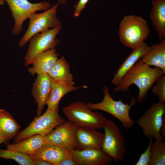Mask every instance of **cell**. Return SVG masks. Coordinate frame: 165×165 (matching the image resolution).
Masks as SVG:
<instances>
[{
	"label": "cell",
	"instance_id": "obj_1",
	"mask_svg": "<svg viewBox=\"0 0 165 165\" xmlns=\"http://www.w3.org/2000/svg\"><path fill=\"white\" fill-rule=\"evenodd\" d=\"M164 74L160 68H152L144 63L141 58L116 85L114 93L127 92L131 85L134 84L139 89L136 101L141 103L154 83Z\"/></svg>",
	"mask_w": 165,
	"mask_h": 165
},
{
	"label": "cell",
	"instance_id": "obj_2",
	"mask_svg": "<svg viewBox=\"0 0 165 165\" xmlns=\"http://www.w3.org/2000/svg\"><path fill=\"white\" fill-rule=\"evenodd\" d=\"M149 33L147 22L139 16H124L119 24L118 34L120 42L133 50L144 42Z\"/></svg>",
	"mask_w": 165,
	"mask_h": 165
},
{
	"label": "cell",
	"instance_id": "obj_3",
	"mask_svg": "<svg viewBox=\"0 0 165 165\" xmlns=\"http://www.w3.org/2000/svg\"><path fill=\"white\" fill-rule=\"evenodd\" d=\"M102 91L104 94L102 100L96 103H86L89 108L91 110L102 111L111 114L119 120L125 128L132 127L135 122L130 117V111L135 104L136 99L131 97L130 104L123 102L121 99L115 100L111 96L109 88L106 85L104 86Z\"/></svg>",
	"mask_w": 165,
	"mask_h": 165
},
{
	"label": "cell",
	"instance_id": "obj_4",
	"mask_svg": "<svg viewBox=\"0 0 165 165\" xmlns=\"http://www.w3.org/2000/svg\"><path fill=\"white\" fill-rule=\"evenodd\" d=\"M62 111L69 121L77 127L100 130L107 119L102 114L92 112L82 101L72 102Z\"/></svg>",
	"mask_w": 165,
	"mask_h": 165
},
{
	"label": "cell",
	"instance_id": "obj_5",
	"mask_svg": "<svg viewBox=\"0 0 165 165\" xmlns=\"http://www.w3.org/2000/svg\"><path fill=\"white\" fill-rule=\"evenodd\" d=\"M105 133L102 149L117 164L124 160L126 152L125 140L120 127L110 119H107L103 127Z\"/></svg>",
	"mask_w": 165,
	"mask_h": 165
},
{
	"label": "cell",
	"instance_id": "obj_6",
	"mask_svg": "<svg viewBox=\"0 0 165 165\" xmlns=\"http://www.w3.org/2000/svg\"><path fill=\"white\" fill-rule=\"evenodd\" d=\"M58 111L54 112L47 109L42 115L35 117L29 126L15 136L16 142L35 135L44 137L51 132L57 126L65 121L58 114Z\"/></svg>",
	"mask_w": 165,
	"mask_h": 165
},
{
	"label": "cell",
	"instance_id": "obj_7",
	"mask_svg": "<svg viewBox=\"0 0 165 165\" xmlns=\"http://www.w3.org/2000/svg\"><path fill=\"white\" fill-rule=\"evenodd\" d=\"M59 3L58 2L43 12L32 14L29 18L28 28L18 43L20 48L24 47L30 38L35 34L50 29L61 26L57 17L56 12Z\"/></svg>",
	"mask_w": 165,
	"mask_h": 165
},
{
	"label": "cell",
	"instance_id": "obj_8",
	"mask_svg": "<svg viewBox=\"0 0 165 165\" xmlns=\"http://www.w3.org/2000/svg\"><path fill=\"white\" fill-rule=\"evenodd\" d=\"M165 115V103L154 102L137 120L138 125L144 135L148 138L163 140L160 134L163 118Z\"/></svg>",
	"mask_w": 165,
	"mask_h": 165
},
{
	"label": "cell",
	"instance_id": "obj_9",
	"mask_svg": "<svg viewBox=\"0 0 165 165\" xmlns=\"http://www.w3.org/2000/svg\"><path fill=\"white\" fill-rule=\"evenodd\" d=\"M8 4L14 21L12 34L19 35L24 22L31 15L39 10L45 11L50 8V3L43 2L32 3L28 0H4Z\"/></svg>",
	"mask_w": 165,
	"mask_h": 165
},
{
	"label": "cell",
	"instance_id": "obj_10",
	"mask_svg": "<svg viewBox=\"0 0 165 165\" xmlns=\"http://www.w3.org/2000/svg\"><path fill=\"white\" fill-rule=\"evenodd\" d=\"M61 26L37 33L29 40V44L24 57L25 66L31 64L34 59L41 53L55 48L59 42L56 38L61 29Z\"/></svg>",
	"mask_w": 165,
	"mask_h": 165
},
{
	"label": "cell",
	"instance_id": "obj_11",
	"mask_svg": "<svg viewBox=\"0 0 165 165\" xmlns=\"http://www.w3.org/2000/svg\"><path fill=\"white\" fill-rule=\"evenodd\" d=\"M77 126L68 121L55 128L44 137L46 143L67 148L73 152L77 148Z\"/></svg>",
	"mask_w": 165,
	"mask_h": 165
},
{
	"label": "cell",
	"instance_id": "obj_12",
	"mask_svg": "<svg viewBox=\"0 0 165 165\" xmlns=\"http://www.w3.org/2000/svg\"><path fill=\"white\" fill-rule=\"evenodd\" d=\"M53 80L48 74L37 75L34 82L32 95L37 104V115L40 116L49 97Z\"/></svg>",
	"mask_w": 165,
	"mask_h": 165
},
{
	"label": "cell",
	"instance_id": "obj_13",
	"mask_svg": "<svg viewBox=\"0 0 165 165\" xmlns=\"http://www.w3.org/2000/svg\"><path fill=\"white\" fill-rule=\"evenodd\" d=\"M33 160L41 159L57 164L63 160L73 157L72 152L67 148L46 143L33 154L30 156Z\"/></svg>",
	"mask_w": 165,
	"mask_h": 165
},
{
	"label": "cell",
	"instance_id": "obj_14",
	"mask_svg": "<svg viewBox=\"0 0 165 165\" xmlns=\"http://www.w3.org/2000/svg\"><path fill=\"white\" fill-rule=\"evenodd\" d=\"M77 150L102 149L104 134L96 129L77 126Z\"/></svg>",
	"mask_w": 165,
	"mask_h": 165
},
{
	"label": "cell",
	"instance_id": "obj_15",
	"mask_svg": "<svg viewBox=\"0 0 165 165\" xmlns=\"http://www.w3.org/2000/svg\"><path fill=\"white\" fill-rule=\"evenodd\" d=\"M72 154L79 165H106L110 164L112 160L102 149H75Z\"/></svg>",
	"mask_w": 165,
	"mask_h": 165
},
{
	"label": "cell",
	"instance_id": "obj_16",
	"mask_svg": "<svg viewBox=\"0 0 165 165\" xmlns=\"http://www.w3.org/2000/svg\"><path fill=\"white\" fill-rule=\"evenodd\" d=\"M55 48L45 51L39 54L34 59L32 67L28 68V71L33 76L42 74H48L59 59V54Z\"/></svg>",
	"mask_w": 165,
	"mask_h": 165
},
{
	"label": "cell",
	"instance_id": "obj_17",
	"mask_svg": "<svg viewBox=\"0 0 165 165\" xmlns=\"http://www.w3.org/2000/svg\"><path fill=\"white\" fill-rule=\"evenodd\" d=\"M150 46L144 42L139 47L133 50L117 70L112 83L116 85H117L137 61L150 51Z\"/></svg>",
	"mask_w": 165,
	"mask_h": 165
},
{
	"label": "cell",
	"instance_id": "obj_18",
	"mask_svg": "<svg viewBox=\"0 0 165 165\" xmlns=\"http://www.w3.org/2000/svg\"><path fill=\"white\" fill-rule=\"evenodd\" d=\"M149 17L160 41L165 38V0H152Z\"/></svg>",
	"mask_w": 165,
	"mask_h": 165
},
{
	"label": "cell",
	"instance_id": "obj_19",
	"mask_svg": "<svg viewBox=\"0 0 165 165\" xmlns=\"http://www.w3.org/2000/svg\"><path fill=\"white\" fill-rule=\"evenodd\" d=\"M80 87L53 80L50 92L46 103L47 108L54 112L58 111L59 102L62 98L67 93Z\"/></svg>",
	"mask_w": 165,
	"mask_h": 165
},
{
	"label": "cell",
	"instance_id": "obj_20",
	"mask_svg": "<svg viewBox=\"0 0 165 165\" xmlns=\"http://www.w3.org/2000/svg\"><path fill=\"white\" fill-rule=\"evenodd\" d=\"M46 144L44 137L37 134L16 142L7 144V149L23 153L30 156Z\"/></svg>",
	"mask_w": 165,
	"mask_h": 165
},
{
	"label": "cell",
	"instance_id": "obj_21",
	"mask_svg": "<svg viewBox=\"0 0 165 165\" xmlns=\"http://www.w3.org/2000/svg\"><path fill=\"white\" fill-rule=\"evenodd\" d=\"M151 49L141 58L147 65L154 66L160 68L165 74V40L160 43L152 45Z\"/></svg>",
	"mask_w": 165,
	"mask_h": 165
},
{
	"label": "cell",
	"instance_id": "obj_22",
	"mask_svg": "<svg viewBox=\"0 0 165 165\" xmlns=\"http://www.w3.org/2000/svg\"><path fill=\"white\" fill-rule=\"evenodd\" d=\"M70 66L65 58L58 59L48 73L54 81L74 85V77L70 72Z\"/></svg>",
	"mask_w": 165,
	"mask_h": 165
},
{
	"label": "cell",
	"instance_id": "obj_23",
	"mask_svg": "<svg viewBox=\"0 0 165 165\" xmlns=\"http://www.w3.org/2000/svg\"><path fill=\"white\" fill-rule=\"evenodd\" d=\"M20 126L8 112L0 109V137L5 141L15 137Z\"/></svg>",
	"mask_w": 165,
	"mask_h": 165
},
{
	"label": "cell",
	"instance_id": "obj_24",
	"mask_svg": "<svg viewBox=\"0 0 165 165\" xmlns=\"http://www.w3.org/2000/svg\"><path fill=\"white\" fill-rule=\"evenodd\" d=\"M151 160L149 165H165V141L156 140L152 142Z\"/></svg>",
	"mask_w": 165,
	"mask_h": 165
},
{
	"label": "cell",
	"instance_id": "obj_25",
	"mask_svg": "<svg viewBox=\"0 0 165 165\" xmlns=\"http://www.w3.org/2000/svg\"><path fill=\"white\" fill-rule=\"evenodd\" d=\"M0 158L12 159L21 165H33L31 157L22 152L0 148Z\"/></svg>",
	"mask_w": 165,
	"mask_h": 165
},
{
	"label": "cell",
	"instance_id": "obj_26",
	"mask_svg": "<svg viewBox=\"0 0 165 165\" xmlns=\"http://www.w3.org/2000/svg\"><path fill=\"white\" fill-rule=\"evenodd\" d=\"M152 89V93L157 96L159 101L162 103L165 102V75H163L156 82Z\"/></svg>",
	"mask_w": 165,
	"mask_h": 165
},
{
	"label": "cell",
	"instance_id": "obj_27",
	"mask_svg": "<svg viewBox=\"0 0 165 165\" xmlns=\"http://www.w3.org/2000/svg\"><path fill=\"white\" fill-rule=\"evenodd\" d=\"M152 138H149L148 146L142 153L141 154L139 158L135 165H149L151 160L150 147L152 142Z\"/></svg>",
	"mask_w": 165,
	"mask_h": 165
},
{
	"label": "cell",
	"instance_id": "obj_28",
	"mask_svg": "<svg viewBox=\"0 0 165 165\" xmlns=\"http://www.w3.org/2000/svg\"><path fill=\"white\" fill-rule=\"evenodd\" d=\"M89 0H79L74 6V16L78 17L81 12L85 8Z\"/></svg>",
	"mask_w": 165,
	"mask_h": 165
},
{
	"label": "cell",
	"instance_id": "obj_29",
	"mask_svg": "<svg viewBox=\"0 0 165 165\" xmlns=\"http://www.w3.org/2000/svg\"><path fill=\"white\" fill-rule=\"evenodd\" d=\"M57 165H79V164L74 159L71 158L63 160Z\"/></svg>",
	"mask_w": 165,
	"mask_h": 165
},
{
	"label": "cell",
	"instance_id": "obj_30",
	"mask_svg": "<svg viewBox=\"0 0 165 165\" xmlns=\"http://www.w3.org/2000/svg\"><path fill=\"white\" fill-rule=\"evenodd\" d=\"M33 165H53L51 163L41 159L33 160Z\"/></svg>",
	"mask_w": 165,
	"mask_h": 165
},
{
	"label": "cell",
	"instance_id": "obj_31",
	"mask_svg": "<svg viewBox=\"0 0 165 165\" xmlns=\"http://www.w3.org/2000/svg\"><path fill=\"white\" fill-rule=\"evenodd\" d=\"M160 134L163 137H165V115L163 117L162 125L160 130Z\"/></svg>",
	"mask_w": 165,
	"mask_h": 165
},
{
	"label": "cell",
	"instance_id": "obj_32",
	"mask_svg": "<svg viewBox=\"0 0 165 165\" xmlns=\"http://www.w3.org/2000/svg\"><path fill=\"white\" fill-rule=\"evenodd\" d=\"M58 3L61 5L64 4L67 1V0H57Z\"/></svg>",
	"mask_w": 165,
	"mask_h": 165
},
{
	"label": "cell",
	"instance_id": "obj_33",
	"mask_svg": "<svg viewBox=\"0 0 165 165\" xmlns=\"http://www.w3.org/2000/svg\"><path fill=\"white\" fill-rule=\"evenodd\" d=\"M5 1L4 0H0V5H3L4 4Z\"/></svg>",
	"mask_w": 165,
	"mask_h": 165
},
{
	"label": "cell",
	"instance_id": "obj_34",
	"mask_svg": "<svg viewBox=\"0 0 165 165\" xmlns=\"http://www.w3.org/2000/svg\"><path fill=\"white\" fill-rule=\"evenodd\" d=\"M5 141V140L2 138H0V145L2 143Z\"/></svg>",
	"mask_w": 165,
	"mask_h": 165
},
{
	"label": "cell",
	"instance_id": "obj_35",
	"mask_svg": "<svg viewBox=\"0 0 165 165\" xmlns=\"http://www.w3.org/2000/svg\"><path fill=\"white\" fill-rule=\"evenodd\" d=\"M0 138H1L0 137Z\"/></svg>",
	"mask_w": 165,
	"mask_h": 165
}]
</instances>
